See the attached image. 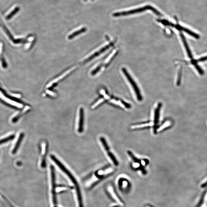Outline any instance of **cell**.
Instances as JSON below:
<instances>
[{
    "mask_svg": "<svg viewBox=\"0 0 207 207\" xmlns=\"http://www.w3.org/2000/svg\"><path fill=\"white\" fill-rule=\"evenodd\" d=\"M51 158L53 161L56 164V165L59 167V168L68 176V177L73 182V184L75 185L76 189L77 194V197L78 201L79 207H83V204L82 196L81 191L80 187H79V184H78V182H77L76 179L73 177L72 173L69 172V170H67L65 167L64 166L62 163H61L60 162V161L58 160L57 159L54 155H52L51 156Z\"/></svg>",
    "mask_w": 207,
    "mask_h": 207,
    "instance_id": "1",
    "label": "cell"
},
{
    "mask_svg": "<svg viewBox=\"0 0 207 207\" xmlns=\"http://www.w3.org/2000/svg\"><path fill=\"white\" fill-rule=\"evenodd\" d=\"M147 10H152L153 12L156 15H159V16H162V14L160 12H159L158 10L151 6H146L145 7H142V8L133 9V10H129V11L115 13L113 14L112 15L114 17H118L125 16V15H132V14L138 13L142 12Z\"/></svg>",
    "mask_w": 207,
    "mask_h": 207,
    "instance_id": "2",
    "label": "cell"
},
{
    "mask_svg": "<svg viewBox=\"0 0 207 207\" xmlns=\"http://www.w3.org/2000/svg\"><path fill=\"white\" fill-rule=\"evenodd\" d=\"M122 71L123 73L125 76L127 78V79L129 82L130 84L132 87L133 90H134L136 96L138 99V100L140 101H142V97L140 90L139 88H138V85H137L136 83H135L134 80H133V78L131 76L129 73H128L126 69L125 68H122Z\"/></svg>",
    "mask_w": 207,
    "mask_h": 207,
    "instance_id": "3",
    "label": "cell"
},
{
    "mask_svg": "<svg viewBox=\"0 0 207 207\" xmlns=\"http://www.w3.org/2000/svg\"><path fill=\"white\" fill-rule=\"evenodd\" d=\"M50 169L52 182V194L53 202L54 205H55V207H56L57 204L56 188L57 186L56 184L55 170H54V168L53 166H51Z\"/></svg>",
    "mask_w": 207,
    "mask_h": 207,
    "instance_id": "4",
    "label": "cell"
},
{
    "mask_svg": "<svg viewBox=\"0 0 207 207\" xmlns=\"http://www.w3.org/2000/svg\"><path fill=\"white\" fill-rule=\"evenodd\" d=\"M127 153L131 157V159L134 162L133 164V167L138 168L140 167V166L142 167L143 166L147 165L148 164L149 162L148 160L144 159L143 160H140L138 159L134 155L133 153L130 151H128Z\"/></svg>",
    "mask_w": 207,
    "mask_h": 207,
    "instance_id": "5",
    "label": "cell"
},
{
    "mask_svg": "<svg viewBox=\"0 0 207 207\" xmlns=\"http://www.w3.org/2000/svg\"><path fill=\"white\" fill-rule=\"evenodd\" d=\"M162 107V104L159 103L158 104L157 108L155 111L154 117L153 121V132L154 134H157V127L159 121L160 117V112Z\"/></svg>",
    "mask_w": 207,
    "mask_h": 207,
    "instance_id": "6",
    "label": "cell"
},
{
    "mask_svg": "<svg viewBox=\"0 0 207 207\" xmlns=\"http://www.w3.org/2000/svg\"><path fill=\"white\" fill-rule=\"evenodd\" d=\"M100 141H101L102 143L105 150H106L107 153L108 154L109 157L110 158L111 160H112L115 165L116 166H118L119 163H118V160H117L116 158L114 155L110 151L109 148V147L108 144H107L106 140H105V138H102V137H101V138H100Z\"/></svg>",
    "mask_w": 207,
    "mask_h": 207,
    "instance_id": "7",
    "label": "cell"
},
{
    "mask_svg": "<svg viewBox=\"0 0 207 207\" xmlns=\"http://www.w3.org/2000/svg\"><path fill=\"white\" fill-rule=\"evenodd\" d=\"M167 25H169L170 26L174 27V28H177V29L178 30L183 31H184L185 32L190 35V36L195 38V39H198L199 38V35H197V34H196V33H194V32L191 31V30L188 29V28H184V27L178 25H175L173 24L172 23H170V22H168Z\"/></svg>",
    "mask_w": 207,
    "mask_h": 207,
    "instance_id": "8",
    "label": "cell"
},
{
    "mask_svg": "<svg viewBox=\"0 0 207 207\" xmlns=\"http://www.w3.org/2000/svg\"><path fill=\"white\" fill-rule=\"evenodd\" d=\"M84 120V109L83 108H81L80 110V119H79L78 129L79 133H81L83 130Z\"/></svg>",
    "mask_w": 207,
    "mask_h": 207,
    "instance_id": "9",
    "label": "cell"
},
{
    "mask_svg": "<svg viewBox=\"0 0 207 207\" xmlns=\"http://www.w3.org/2000/svg\"><path fill=\"white\" fill-rule=\"evenodd\" d=\"M24 134L23 133H21L19 136L17 140V141L16 144H15V145H14L13 149L12 151V153L13 154H14L16 153L20 145H21V142L22 141V140L23 139V137H24Z\"/></svg>",
    "mask_w": 207,
    "mask_h": 207,
    "instance_id": "10",
    "label": "cell"
},
{
    "mask_svg": "<svg viewBox=\"0 0 207 207\" xmlns=\"http://www.w3.org/2000/svg\"><path fill=\"white\" fill-rule=\"evenodd\" d=\"M180 36L182 41H183V45H184V47H185L188 56L190 58H192L193 57L192 53H191V50H190V48H189L188 45V44L185 37H184L183 34H182V33L180 34Z\"/></svg>",
    "mask_w": 207,
    "mask_h": 207,
    "instance_id": "11",
    "label": "cell"
},
{
    "mask_svg": "<svg viewBox=\"0 0 207 207\" xmlns=\"http://www.w3.org/2000/svg\"><path fill=\"white\" fill-rule=\"evenodd\" d=\"M153 125V123L152 122H146L139 123L134 124V125H132V128L134 129L140 128L151 126Z\"/></svg>",
    "mask_w": 207,
    "mask_h": 207,
    "instance_id": "12",
    "label": "cell"
},
{
    "mask_svg": "<svg viewBox=\"0 0 207 207\" xmlns=\"http://www.w3.org/2000/svg\"><path fill=\"white\" fill-rule=\"evenodd\" d=\"M75 68L76 67H74V68H72V69H70L69 70L67 71V72H66L65 73H64V74H63L62 75L59 77V78H57L55 80H54L53 82L50 83L48 85V87H50V86H51L52 85V84H54V83L58 82L59 80H61V79H62L67 74H69L70 72H72V71H73V69H75Z\"/></svg>",
    "mask_w": 207,
    "mask_h": 207,
    "instance_id": "13",
    "label": "cell"
},
{
    "mask_svg": "<svg viewBox=\"0 0 207 207\" xmlns=\"http://www.w3.org/2000/svg\"><path fill=\"white\" fill-rule=\"evenodd\" d=\"M15 135L12 134L8 136L6 138L0 140V145H2V144H4L5 143L8 142L12 140L15 138Z\"/></svg>",
    "mask_w": 207,
    "mask_h": 207,
    "instance_id": "14",
    "label": "cell"
},
{
    "mask_svg": "<svg viewBox=\"0 0 207 207\" xmlns=\"http://www.w3.org/2000/svg\"><path fill=\"white\" fill-rule=\"evenodd\" d=\"M20 10V8L19 7H17L15 8L13 10L12 12L9 15H8L6 17L7 20H9L10 19L12 18L14 16V15H15Z\"/></svg>",
    "mask_w": 207,
    "mask_h": 207,
    "instance_id": "15",
    "label": "cell"
},
{
    "mask_svg": "<svg viewBox=\"0 0 207 207\" xmlns=\"http://www.w3.org/2000/svg\"><path fill=\"white\" fill-rule=\"evenodd\" d=\"M86 28H81V29L79 30H78L77 31H76L72 33L71 35H69V38H73V36H75L76 35L80 34V33H83V32L86 31Z\"/></svg>",
    "mask_w": 207,
    "mask_h": 207,
    "instance_id": "16",
    "label": "cell"
},
{
    "mask_svg": "<svg viewBox=\"0 0 207 207\" xmlns=\"http://www.w3.org/2000/svg\"><path fill=\"white\" fill-rule=\"evenodd\" d=\"M170 125V123L169 122H166L165 123H164V124H162L160 126H158L157 127V132L159 131H161L165 128L169 126Z\"/></svg>",
    "mask_w": 207,
    "mask_h": 207,
    "instance_id": "17",
    "label": "cell"
},
{
    "mask_svg": "<svg viewBox=\"0 0 207 207\" xmlns=\"http://www.w3.org/2000/svg\"><path fill=\"white\" fill-rule=\"evenodd\" d=\"M194 66H195V68L197 69V72H198V73H199L200 74H201V75H203V74H204V72H203V70H202L201 68V67H199L198 65L196 64Z\"/></svg>",
    "mask_w": 207,
    "mask_h": 207,
    "instance_id": "18",
    "label": "cell"
},
{
    "mask_svg": "<svg viewBox=\"0 0 207 207\" xmlns=\"http://www.w3.org/2000/svg\"><path fill=\"white\" fill-rule=\"evenodd\" d=\"M206 60H207V56L201 58H200L198 60H195V61L196 63H197V62H202V61H206Z\"/></svg>",
    "mask_w": 207,
    "mask_h": 207,
    "instance_id": "19",
    "label": "cell"
},
{
    "mask_svg": "<svg viewBox=\"0 0 207 207\" xmlns=\"http://www.w3.org/2000/svg\"><path fill=\"white\" fill-rule=\"evenodd\" d=\"M47 151V148H46V145L45 144H43L42 145V154L44 155L45 154Z\"/></svg>",
    "mask_w": 207,
    "mask_h": 207,
    "instance_id": "20",
    "label": "cell"
},
{
    "mask_svg": "<svg viewBox=\"0 0 207 207\" xmlns=\"http://www.w3.org/2000/svg\"><path fill=\"white\" fill-rule=\"evenodd\" d=\"M103 99H100V100H99V101H98L96 103L94 104V105L93 106V107H92V108H94V107H95L98 106V105H99V104L100 103H101L103 101Z\"/></svg>",
    "mask_w": 207,
    "mask_h": 207,
    "instance_id": "21",
    "label": "cell"
},
{
    "mask_svg": "<svg viewBox=\"0 0 207 207\" xmlns=\"http://www.w3.org/2000/svg\"><path fill=\"white\" fill-rule=\"evenodd\" d=\"M1 195V196H2V197H3V199H4V200L6 202H7V203H8V205H9V206H10V207H14V206H13L12 205L11 203H10V202L8 201V200L6 198V197H5L4 196H2V195Z\"/></svg>",
    "mask_w": 207,
    "mask_h": 207,
    "instance_id": "22",
    "label": "cell"
},
{
    "mask_svg": "<svg viewBox=\"0 0 207 207\" xmlns=\"http://www.w3.org/2000/svg\"><path fill=\"white\" fill-rule=\"evenodd\" d=\"M207 186V181L205 183H204V184H202L201 185V187L204 188L205 187Z\"/></svg>",
    "mask_w": 207,
    "mask_h": 207,
    "instance_id": "23",
    "label": "cell"
},
{
    "mask_svg": "<svg viewBox=\"0 0 207 207\" xmlns=\"http://www.w3.org/2000/svg\"><path fill=\"white\" fill-rule=\"evenodd\" d=\"M48 93H49V94H50V95L53 96H54V93H52V92L49 91V92H48Z\"/></svg>",
    "mask_w": 207,
    "mask_h": 207,
    "instance_id": "24",
    "label": "cell"
},
{
    "mask_svg": "<svg viewBox=\"0 0 207 207\" xmlns=\"http://www.w3.org/2000/svg\"><path fill=\"white\" fill-rule=\"evenodd\" d=\"M84 1H87V0H84Z\"/></svg>",
    "mask_w": 207,
    "mask_h": 207,
    "instance_id": "25",
    "label": "cell"
},
{
    "mask_svg": "<svg viewBox=\"0 0 207 207\" xmlns=\"http://www.w3.org/2000/svg\"><path fill=\"white\" fill-rule=\"evenodd\" d=\"M91 1H94V0H91Z\"/></svg>",
    "mask_w": 207,
    "mask_h": 207,
    "instance_id": "26",
    "label": "cell"
},
{
    "mask_svg": "<svg viewBox=\"0 0 207 207\" xmlns=\"http://www.w3.org/2000/svg\"></svg>",
    "mask_w": 207,
    "mask_h": 207,
    "instance_id": "27",
    "label": "cell"
}]
</instances>
